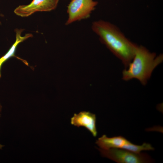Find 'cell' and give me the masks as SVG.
<instances>
[{"instance_id":"cell-1","label":"cell","mask_w":163,"mask_h":163,"mask_svg":"<svg viewBox=\"0 0 163 163\" xmlns=\"http://www.w3.org/2000/svg\"><path fill=\"white\" fill-rule=\"evenodd\" d=\"M91 28L100 41L121 61L126 69L134 57L138 45L129 40L117 26L108 21H95Z\"/></svg>"},{"instance_id":"cell-2","label":"cell","mask_w":163,"mask_h":163,"mask_svg":"<svg viewBox=\"0 0 163 163\" xmlns=\"http://www.w3.org/2000/svg\"><path fill=\"white\" fill-rule=\"evenodd\" d=\"M163 60L162 54L156 56L155 53L150 52L142 45H138L134 57L128 69L123 72L122 79L127 81L136 78L142 85H145L153 70Z\"/></svg>"},{"instance_id":"cell-3","label":"cell","mask_w":163,"mask_h":163,"mask_svg":"<svg viewBox=\"0 0 163 163\" xmlns=\"http://www.w3.org/2000/svg\"><path fill=\"white\" fill-rule=\"evenodd\" d=\"M101 155L118 163H148L153 161L145 153H134L120 148H112L104 150L97 148Z\"/></svg>"},{"instance_id":"cell-4","label":"cell","mask_w":163,"mask_h":163,"mask_svg":"<svg viewBox=\"0 0 163 163\" xmlns=\"http://www.w3.org/2000/svg\"><path fill=\"white\" fill-rule=\"evenodd\" d=\"M97 4L93 0H71L67 7L68 17L65 25L89 18Z\"/></svg>"},{"instance_id":"cell-5","label":"cell","mask_w":163,"mask_h":163,"mask_svg":"<svg viewBox=\"0 0 163 163\" xmlns=\"http://www.w3.org/2000/svg\"><path fill=\"white\" fill-rule=\"evenodd\" d=\"M59 0H33L27 5H20L14 13L22 17H27L37 12L50 11L57 7Z\"/></svg>"},{"instance_id":"cell-6","label":"cell","mask_w":163,"mask_h":163,"mask_svg":"<svg viewBox=\"0 0 163 163\" xmlns=\"http://www.w3.org/2000/svg\"><path fill=\"white\" fill-rule=\"evenodd\" d=\"M96 119L95 114L88 111H82L78 114H74L71 119V123L78 127H85L94 137H96L97 133L96 124Z\"/></svg>"},{"instance_id":"cell-7","label":"cell","mask_w":163,"mask_h":163,"mask_svg":"<svg viewBox=\"0 0 163 163\" xmlns=\"http://www.w3.org/2000/svg\"><path fill=\"white\" fill-rule=\"evenodd\" d=\"M129 141L121 136L108 137L103 135L96 140V143L101 149L107 150L112 148H120Z\"/></svg>"},{"instance_id":"cell-8","label":"cell","mask_w":163,"mask_h":163,"mask_svg":"<svg viewBox=\"0 0 163 163\" xmlns=\"http://www.w3.org/2000/svg\"><path fill=\"white\" fill-rule=\"evenodd\" d=\"M23 29H16L15 30L16 34V40L12 45L7 52L3 56L0 58V78L1 77V69L2 64L9 59L12 57H15V53L18 45L27 39L33 37V35L31 33H27L24 36H21L22 32L23 31Z\"/></svg>"},{"instance_id":"cell-9","label":"cell","mask_w":163,"mask_h":163,"mask_svg":"<svg viewBox=\"0 0 163 163\" xmlns=\"http://www.w3.org/2000/svg\"><path fill=\"white\" fill-rule=\"evenodd\" d=\"M121 149L137 154H139L144 150H154V148L149 143L144 142L142 145H140L134 144L130 141L123 146Z\"/></svg>"},{"instance_id":"cell-10","label":"cell","mask_w":163,"mask_h":163,"mask_svg":"<svg viewBox=\"0 0 163 163\" xmlns=\"http://www.w3.org/2000/svg\"><path fill=\"white\" fill-rule=\"evenodd\" d=\"M3 146L4 145L0 144V149H1Z\"/></svg>"},{"instance_id":"cell-11","label":"cell","mask_w":163,"mask_h":163,"mask_svg":"<svg viewBox=\"0 0 163 163\" xmlns=\"http://www.w3.org/2000/svg\"><path fill=\"white\" fill-rule=\"evenodd\" d=\"M0 112H1V108H0Z\"/></svg>"},{"instance_id":"cell-12","label":"cell","mask_w":163,"mask_h":163,"mask_svg":"<svg viewBox=\"0 0 163 163\" xmlns=\"http://www.w3.org/2000/svg\"><path fill=\"white\" fill-rule=\"evenodd\" d=\"M1 24V22H0V24Z\"/></svg>"}]
</instances>
